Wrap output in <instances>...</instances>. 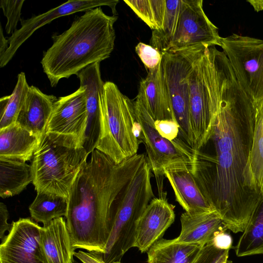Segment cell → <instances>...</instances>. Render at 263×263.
<instances>
[{"mask_svg": "<svg viewBox=\"0 0 263 263\" xmlns=\"http://www.w3.org/2000/svg\"><path fill=\"white\" fill-rule=\"evenodd\" d=\"M255 112L234 74L191 167L209 204L235 233L243 232L262 195L250 167Z\"/></svg>", "mask_w": 263, "mask_h": 263, "instance_id": "cell-1", "label": "cell"}, {"mask_svg": "<svg viewBox=\"0 0 263 263\" xmlns=\"http://www.w3.org/2000/svg\"><path fill=\"white\" fill-rule=\"evenodd\" d=\"M146 160L144 154H137L116 163L97 149L91 153L68 199L66 221L75 249L104 253L112 229V202Z\"/></svg>", "mask_w": 263, "mask_h": 263, "instance_id": "cell-2", "label": "cell"}, {"mask_svg": "<svg viewBox=\"0 0 263 263\" xmlns=\"http://www.w3.org/2000/svg\"><path fill=\"white\" fill-rule=\"evenodd\" d=\"M117 15L106 14L101 7L88 10L60 34L44 52L41 61L51 87L89 65L108 58L115 47Z\"/></svg>", "mask_w": 263, "mask_h": 263, "instance_id": "cell-3", "label": "cell"}, {"mask_svg": "<svg viewBox=\"0 0 263 263\" xmlns=\"http://www.w3.org/2000/svg\"><path fill=\"white\" fill-rule=\"evenodd\" d=\"M234 71L223 51L208 47L195 62L189 76L190 113L197 149L211 134Z\"/></svg>", "mask_w": 263, "mask_h": 263, "instance_id": "cell-4", "label": "cell"}, {"mask_svg": "<svg viewBox=\"0 0 263 263\" xmlns=\"http://www.w3.org/2000/svg\"><path fill=\"white\" fill-rule=\"evenodd\" d=\"M88 155L78 141L45 133L31 162L36 192L68 199L72 185Z\"/></svg>", "mask_w": 263, "mask_h": 263, "instance_id": "cell-5", "label": "cell"}, {"mask_svg": "<svg viewBox=\"0 0 263 263\" xmlns=\"http://www.w3.org/2000/svg\"><path fill=\"white\" fill-rule=\"evenodd\" d=\"M101 113L100 134L96 149L116 163L137 154L141 142L134 101L112 82L104 83Z\"/></svg>", "mask_w": 263, "mask_h": 263, "instance_id": "cell-6", "label": "cell"}, {"mask_svg": "<svg viewBox=\"0 0 263 263\" xmlns=\"http://www.w3.org/2000/svg\"><path fill=\"white\" fill-rule=\"evenodd\" d=\"M152 171L147 160L117 195L111 206L112 229L102 254L105 263L121 261L134 247L137 224L154 197Z\"/></svg>", "mask_w": 263, "mask_h": 263, "instance_id": "cell-7", "label": "cell"}, {"mask_svg": "<svg viewBox=\"0 0 263 263\" xmlns=\"http://www.w3.org/2000/svg\"><path fill=\"white\" fill-rule=\"evenodd\" d=\"M208 47L197 46L162 54L161 65L180 137L195 149L191 125L189 76L196 61Z\"/></svg>", "mask_w": 263, "mask_h": 263, "instance_id": "cell-8", "label": "cell"}, {"mask_svg": "<svg viewBox=\"0 0 263 263\" xmlns=\"http://www.w3.org/2000/svg\"><path fill=\"white\" fill-rule=\"evenodd\" d=\"M133 101L140 128L139 139L145 145L147 161L156 177L159 195H162L164 193L162 191L164 169L180 164L192 167L195 151L180 137L173 141L162 137L155 128V121L139 103Z\"/></svg>", "mask_w": 263, "mask_h": 263, "instance_id": "cell-9", "label": "cell"}, {"mask_svg": "<svg viewBox=\"0 0 263 263\" xmlns=\"http://www.w3.org/2000/svg\"><path fill=\"white\" fill-rule=\"evenodd\" d=\"M236 80L255 105L263 100V40L233 33L220 46Z\"/></svg>", "mask_w": 263, "mask_h": 263, "instance_id": "cell-10", "label": "cell"}, {"mask_svg": "<svg viewBox=\"0 0 263 263\" xmlns=\"http://www.w3.org/2000/svg\"><path fill=\"white\" fill-rule=\"evenodd\" d=\"M221 37L218 28L205 14L202 0H181L177 25L167 52L197 46H220Z\"/></svg>", "mask_w": 263, "mask_h": 263, "instance_id": "cell-11", "label": "cell"}, {"mask_svg": "<svg viewBox=\"0 0 263 263\" xmlns=\"http://www.w3.org/2000/svg\"><path fill=\"white\" fill-rule=\"evenodd\" d=\"M12 223L1 241L0 263H48L41 247L42 227L29 218Z\"/></svg>", "mask_w": 263, "mask_h": 263, "instance_id": "cell-12", "label": "cell"}, {"mask_svg": "<svg viewBox=\"0 0 263 263\" xmlns=\"http://www.w3.org/2000/svg\"><path fill=\"white\" fill-rule=\"evenodd\" d=\"M87 120L85 88L60 97L54 104L46 133L75 139L83 146Z\"/></svg>", "mask_w": 263, "mask_h": 263, "instance_id": "cell-13", "label": "cell"}, {"mask_svg": "<svg viewBox=\"0 0 263 263\" xmlns=\"http://www.w3.org/2000/svg\"><path fill=\"white\" fill-rule=\"evenodd\" d=\"M119 1L85 0L68 1L45 13L21 20V27L8 39L9 47L0 57V67L5 66L12 59L21 46L38 29L60 17L102 6L109 7L114 15H117L116 6Z\"/></svg>", "mask_w": 263, "mask_h": 263, "instance_id": "cell-14", "label": "cell"}, {"mask_svg": "<svg viewBox=\"0 0 263 263\" xmlns=\"http://www.w3.org/2000/svg\"><path fill=\"white\" fill-rule=\"evenodd\" d=\"M165 194L152 199L138 221L134 247L141 253L161 239L175 220V206L168 202Z\"/></svg>", "mask_w": 263, "mask_h": 263, "instance_id": "cell-15", "label": "cell"}, {"mask_svg": "<svg viewBox=\"0 0 263 263\" xmlns=\"http://www.w3.org/2000/svg\"><path fill=\"white\" fill-rule=\"evenodd\" d=\"M100 63L91 64L76 74L80 86L85 88L87 120L83 147L88 155L96 148L100 134L101 102L104 83Z\"/></svg>", "mask_w": 263, "mask_h": 263, "instance_id": "cell-16", "label": "cell"}, {"mask_svg": "<svg viewBox=\"0 0 263 263\" xmlns=\"http://www.w3.org/2000/svg\"><path fill=\"white\" fill-rule=\"evenodd\" d=\"M135 100L144 108L154 121L176 120L161 63L156 69L148 71L147 76L141 81Z\"/></svg>", "mask_w": 263, "mask_h": 263, "instance_id": "cell-17", "label": "cell"}, {"mask_svg": "<svg viewBox=\"0 0 263 263\" xmlns=\"http://www.w3.org/2000/svg\"><path fill=\"white\" fill-rule=\"evenodd\" d=\"M163 173L172 186L176 201L186 212L214 211L201 191L191 166L186 164L172 165L165 168Z\"/></svg>", "mask_w": 263, "mask_h": 263, "instance_id": "cell-18", "label": "cell"}, {"mask_svg": "<svg viewBox=\"0 0 263 263\" xmlns=\"http://www.w3.org/2000/svg\"><path fill=\"white\" fill-rule=\"evenodd\" d=\"M57 100L53 95L30 86L16 123L41 139Z\"/></svg>", "mask_w": 263, "mask_h": 263, "instance_id": "cell-19", "label": "cell"}, {"mask_svg": "<svg viewBox=\"0 0 263 263\" xmlns=\"http://www.w3.org/2000/svg\"><path fill=\"white\" fill-rule=\"evenodd\" d=\"M180 234L175 238L180 242L204 246L212 241L218 233L227 230L215 211L194 213L185 212L180 217Z\"/></svg>", "mask_w": 263, "mask_h": 263, "instance_id": "cell-20", "label": "cell"}, {"mask_svg": "<svg viewBox=\"0 0 263 263\" xmlns=\"http://www.w3.org/2000/svg\"><path fill=\"white\" fill-rule=\"evenodd\" d=\"M40 243L48 263H76L73 258L76 249L63 217L43 225Z\"/></svg>", "mask_w": 263, "mask_h": 263, "instance_id": "cell-21", "label": "cell"}, {"mask_svg": "<svg viewBox=\"0 0 263 263\" xmlns=\"http://www.w3.org/2000/svg\"><path fill=\"white\" fill-rule=\"evenodd\" d=\"M40 141L15 123L0 129V157L26 162L32 159Z\"/></svg>", "mask_w": 263, "mask_h": 263, "instance_id": "cell-22", "label": "cell"}, {"mask_svg": "<svg viewBox=\"0 0 263 263\" xmlns=\"http://www.w3.org/2000/svg\"><path fill=\"white\" fill-rule=\"evenodd\" d=\"M202 247L162 238L147 251V263H193Z\"/></svg>", "mask_w": 263, "mask_h": 263, "instance_id": "cell-23", "label": "cell"}, {"mask_svg": "<svg viewBox=\"0 0 263 263\" xmlns=\"http://www.w3.org/2000/svg\"><path fill=\"white\" fill-rule=\"evenodd\" d=\"M32 182L31 166L25 162L0 157V196L19 194Z\"/></svg>", "mask_w": 263, "mask_h": 263, "instance_id": "cell-24", "label": "cell"}, {"mask_svg": "<svg viewBox=\"0 0 263 263\" xmlns=\"http://www.w3.org/2000/svg\"><path fill=\"white\" fill-rule=\"evenodd\" d=\"M234 249L238 257L263 254V193Z\"/></svg>", "mask_w": 263, "mask_h": 263, "instance_id": "cell-25", "label": "cell"}, {"mask_svg": "<svg viewBox=\"0 0 263 263\" xmlns=\"http://www.w3.org/2000/svg\"><path fill=\"white\" fill-rule=\"evenodd\" d=\"M31 218L36 222L47 224L54 219L66 217L68 200L56 195L37 192L29 207Z\"/></svg>", "mask_w": 263, "mask_h": 263, "instance_id": "cell-26", "label": "cell"}, {"mask_svg": "<svg viewBox=\"0 0 263 263\" xmlns=\"http://www.w3.org/2000/svg\"><path fill=\"white\" fill-rule=\"evenodd\" d=\"M17 78L12 93L0 99V129L16 123L30 87L24 72L18 73Z\"/></svg>", "mask_w": 263, "mask_h": 263, "instance_id": "cell-27", "label": "cell"}, {"mask_svg": "<svg viewBox=\"0 0 263 263\" xmlns=\"http://www.w3.org/2000/svg\"><path fill=\"white\" fill-rule=\"evenodd\" d=\"M255 126L250 167L257 185L263 193V100L255 105Z\"/></svg>", "mask_w": 263, "mask_h": 263, "instance_id": "cell-28", "label": "cell"}, {"mask_svg": "<svg viewBox=\"0 0 263 263\" xmlns=\"http://www.w3.org/2000/svg\"><path fill=\"white\" fill-rule=\"evenodd\" d=\"M181 2V0H165L166 12L162 28L152 31L150 45L162 54L168 49L178 19Z\"/></svg>", "mask_w": 263, "mask_h": 263, "instance_id": "cell-29", "label": "cell"}, {"mask_svg": "<svg viewBox=\"0 0 263 263\" xmlns=\"http://www.w3.org/2000/svg\"><path fill=\"white\" fill-rule=\"evenodd\" d=\"M124 2L153 30L162 28L165 12V0H124Z\"/></svg>", "mask_w": 263, "mask_h": 263, "instance_id": "cell-30", "label": "cell"}, {"mask_svg": "<svg viewBox=\"0 0 263 263\" xmlns=\"http://www.w3.org/2000/svg\"><path fill=\"white\" fill-rule=\"evenodd\" d=\"M229 250L218 247L212 241L202 247L193 263H232L228 259Z\"/></svg>", "mask_w": 263, "mask_h": 263, "instance_id": "cell-31", "label": "cell"}, {"mask_svg": "<svg viewBox=\"0 0 263 263\" xmlns=\"http://www.w3.org/2000/svg\"><path fill=\"white\" fill-rule=\"evenodd\" d=\"M24 2V0L0 1V7L7 20L5 26L7 34H12L17 29L18 22L22 20L21 10Z\"/></svg>", "mask_w": 263, "mask_h": 263, "instance_id": "cell-32", "label": "cell"}, {"mask_svg": "<svg viewBox=\"0 0 263 263\" xmlns=\"http://www.w3.org/2000/svg\"><path fill=\"white\" fill-rule=\"evenodd\" d=\"M135 51L148 71L156 69L161 63L162 54L150 45L140 42Z\"/></svg>", "mask_w": 263, "mask_h": 263, "instance_id": "cell-33", "label": "cell"}, {"mask_svg": "<svg viewBox=\"0 0 263 263\" xmlns=\"http://www.w3.org/2000/svg\"><path fill=\"white\" fill-rule=\"evenodd\" d=\"M154 126L158 133L167 140L173 141L180 137L179 125L175 120H156Z\"/></svg>", "mask_w": 263, "mask_h": 263, "instance_id": "cell-34", "label": "cell"}, {"mask_svg": "<svg viewBox=\"0 0 263 263\" xmlns=\"http://www.w3.org/2000/svg\"><path fill=\"white\" fill-rule=\"evenodd\" d=\"M9 218V212L6 205L3 202L0 203V238L2 241L6 236V231H10L13 223L9 224L7 222Z\"/></svg>", "mask_w": 263, "mask_h": 263, "instance_id": "cell-35", "label": "cell"}, {"mask_svg": "<svg viewBox=\"0 0 263 263\" xmlns=\"http://www.w3.org/2000/svg\"><path fill=\"white\" fill-rule=\"evenodd\" d=\"M74 256L83 263H105L101 253L79 251Z\"/></svg>", "mask_w": 263, "mask_h": 263, "instance_id": "cell-36", "label": "cell"}, {"mask_svg": "<svg viewBox=\"0 0 263 263\" xmlns=\"http://www.w3.org/2000/svg\"><path fill=\"white\" fill-rule=\"evenodd\" d=\"M213 241L218 247L223 249L230 250L232 246V237L225 231L218 233Z\"/></svg>", "mask_w": 263, "mask_h": 263, "instance_id": "cell-37", "label": "cell"}, {"mask_svg": "<svg viewBox=\"0 0 263 263\" xmlns=\"http://www.w3.org/2000/svg\"><path fill=\"white\" fill-rule=\"evenodd\" d=\"M9 47V42L4 35L3 29L1 25L0 29V57L2 56Z\"/></svg>", "mask_w": 263, "mask_h": 263, "instance_id": "cell-38", "label": "cell"}, {"mask_svg": "<svg viewBox=\"0 0 263 263\" xmlns=\"http://www.w3.org/2000/svg\"><path fill=\"white\" fill-rule=\"evenodd\" d=\"M114 263H122L121 261H116V262H114Z\"/></svg>", "mask_w": 263, "mask_h": 263, "instance_id": "cell-39", "label": "cell"}]
</instances>
